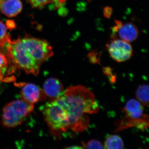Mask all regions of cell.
Here are the masks:
<instances>
[{"label": "cell", "instance_id": "obj_1", "mask_svg": "<svg viewBox=\"0 0 149 149\" xmlns=\"http://www.w3.org/2000/svg\"><path fill=\"white\" fill-rule=\"evenodd\" d=\"M99 110L93 92L77 85L68 87L60 97L47 102L42 112L53 135L60 139L68 131H85L89 126L88 115L97 113Z\"/></svg>", "mask_w": 149, "mask_h": 149}, {"label": "cell", "instance_id": "obj_2", "mask_svg": "<svg viewBox=\"0 0 149 149\" xmlns=\"http://www.w3.org/2000/svg\"><path fill=\"white\" fill-rule=\"evenodd\" d=\"M6 47L9 57L15 66L27 74L38 75L42 63L33 58L21 38L11 40L10 37L6 42Z\"/></svg>", "mask_w": 149, "mask_h": 149}, {"label": "cell", "instance_id": "obj_3", "mask_svg": "<svg viewBox=\"0 0 149 149\" xmlns=\"http://www.w3.org/2000/svg\"><path fill=\"white\" fill-rule=\"evenodd\" d=\"M33 109L34 105L22 99L9 103L3 109V125L8 128H14L20 125Z\"/></svg>", "mask_w": 149, "mask_h": 149}, {"label": "cell", "instance_id": "obj_4", "mask_svg": "<svg viewBox=\"0 0 149 149\" xmlns=\"http://www.w3.org/2000/svg\"><path fill=\"white\" fill-rule=\"evenodd\" d=\"M21 39L33 58L40 63L46 61L53 55L52 47L46 40L28 36Z\"/></svg>", "mask_w": 149, "mask_h": 149}, {"label": "cell", "instance_id": "obj_5", "mask_svg": "<svg viewBox=\"0 0 149 149\" xmlns=\"http://www.w3.org/2000/svg\"><path fill=\"white\" fill-rule=\"evenodd\" d=\"M144 109L143 105L137 100L131 99L128 100L123 109L125 116L115 131L118 132L136 125V123L143 116Z\"/></svg>", "mask_w": 149, "mask_h": 149}, {"label": "cell", "instance_id": "obj_6", "mask_svg": "<svg viewBox=\"0 0 149 149\" xmlns=\"http://www.w3.org/2000/svg\"><path fill=\"white\" fill-rule=\"evenodd\" d=\"M107 48L110 55L117 62L128 60L133 55V49L130 43L122 40H113Z\"/></svg>", "mask_w": 149, "mask_h": 149}, {"label": "cell", "instance_id": "obj_7", "mask_svg": "<svg viewBox=\"0 0 149 149\" xmlns=\"http://www.w3.org/2000/svg\"><path fill=\"white\" fill-rule=\"evenodd\" d=\"M116 23L113 32L117 33L121 40L128 42L136 40L139 36V31L135 24L129 22L123 24L120 21H116Z\"/></svg>", "mask_w": 149, "mask_h": 149}, {"label": "cell", "instance_id": "obj_8", "mask_svg": "<svg viewBox=\"0 0 149 149\" xmlns=\"http://www.w3.org/2000/svg\"><path fill=\"white\" fill-rule=\"evenodd\" d=\"M22 100L34 105L42 100L45 99V95L35 84L27 83L22 87L21 91Z\"/></svg>", "mask_w": 149, "mask_h": 149}, {"label": "cell", "instance_id": "obj_9", "mask_svg": "<svg viewBox=\"0 0 149 149\" xmlns=\"http://www.w3.org/2000/svg\"><path fill=\"white\" fill-rule=\"evenodd\" d=\"M43 91L46 96L54 100L60 97L64 91L62 83L58 79L51 77L45 81Z\"/></svg>", "mask_w": 149, "mask_h": 149}, {"label": "cell", "instance_id": "obj_10", "mask_svg": "<svg viewBox=\"0 0 149 149\" xmlns=\"http://www.w3.org/2000/svg\"><path fill=\"white\" fill-rule=\"evenodd\" d=\"M22 8L20 0H6L2 2L0 10L8 17H13L21 12Z\"/></svg>", "mask_w": 149, "mask_h": 149}, {"label": "cell", "instance_id": "obj_11", "mask_svg": "<svg viewBox=\"0 0 149 149\" xmlns=\"http://www.w3.org/2000/svg\"><path fill=\"white\" fill-rule=\"evenodd\" d=\"M0 43V81H4L8 72L10 62L11 61L7 52L6 43Z\"/></svg>", "mask_w": 149, "mask_h": 149}, {"label": "cell", "instance_id": "obj_12", "mask_svg": "<svg viewBox=\"0 0 149 149\" xmlns=\"http://www.w3.org/2000/svg\"><path fill=\"white\" fill-rule=\"evenodd\" d=\"M104 146L106 149H123L124 143L120 136L117 135H110L105 141Z\"/></svg>", "mask_w": 149, "mask_h": 149}, {"label": "cell", "instance_id": "obj_13", "mask_svg": "<svg viewBox=\"0 0 149 149\" xmlns=\"http://www.w3.org/2000/svg\"><path fill=\"white\" fill-rule=\"evenodd\" d=\"M137 100L143 106H149V85H143L139 86L136 91Z\"/></svg>", "mask_w": 149, "mask_h": 149}, {"label": "cell", "instance_id": "obj_14", "mask_svg": "<svg viewBox=\"0 0 149 149\" xmlns=\"http://www.w3.org/2000/svg\"><path fill=\"white\" fill-rule=\"evenodd\" d=\"M35 8H41L46 5L52 3L53 0H26Z\"/></svg>", "mask_w": 149, "mask_h": 149}, {"label": "cell", "instance_id": "obj_15", "mask_svg": "<svg viewBox=\"0 0 149 149\" xmlns=\"http://www.w3.org/2000/svg\"><path fill=\"white\" fill-rule=\"evenodd\" d=\"M83 148L86 149H103V145L100 141L95 140H92L88 141L87 143H83Z\"/></svg>", "mask_w": 149, "mask_h": 149}, {"label": "cell", "instance_id": "obj_16", "mask_svg": "<svg viewBox=\"0 0 149 149\" xmlns=\"http://www.w3.org/2000/svg\"><path fill=\"white\" fill-rule=\"evenodd\" d=\"M7 27L2 22L0 21V42L6 40L9 37L7 34Z\"/></svg>", "mask_w": 149, "mask_h": 149}, {"label": "cell", "instance_id": "obj_17", "mask_svg": "<svg viewBox=\"0 0 149 149\" xmlns=\"http://www.w3.org/2000/svg\"><path fill=\"white\" fill-rule=\"evenodd\" d=\"M3 0H0V6H1V3L2 2Z\"/></svg>", "mask_w": 149, "mask_h": 149}]
</instances>
